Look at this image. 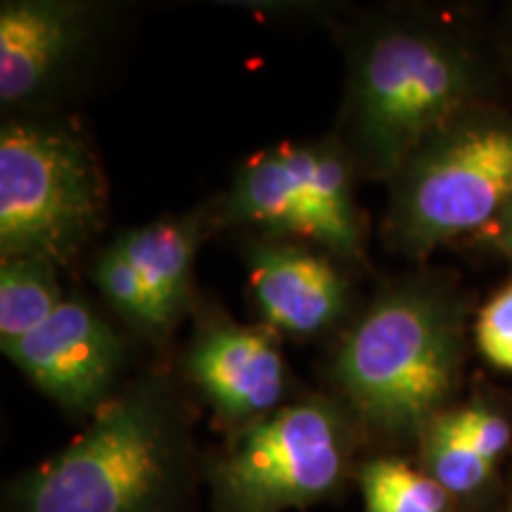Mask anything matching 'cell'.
I'll list each match as a JSON object with an SVG mask.
<instances>
[{
  "instance_id": "12",
  "label": "cell",
  "mask_w": 512,
  "mask_h": 512,
  "mask_svg": "<svg viewBox=\"0 0 512 512\" xmlns=\"http://www.w3.org/2000/svg\"><path fill=\"white\" fill-rule=\"evenodd\" d=\"M197 242H200V219L188 216V219H162L133 228L112 245L143 275L169 325L176 323L178 313L188 302Z\"/></svg>"
},
{
  "instance_id": "2",
  "label": "cell",
  "mask_w": 512,
  "mask_h": 512,
  "mask_svg": "<svg viewBox=\"0 0 512 512\" xmlns=\"http://www.w3.org/2000/svg\"><path fill=\"white\" fill-rule=\"evenodd\" d=\"M463 325L453 297L411 280L384 290L339 344L332 361L342 403L363 432L418 439L458 387Z\"/></svg>"
},
{
  "instance_id": "16",
  "label": "cell",
  "mask_w": 512,
  "mask_h": 512,
  "mask_svg": "<svg viewBox=\"0 0 512 512\" xmlns=\"http://www.w3.org/2000/svg\"><path fill=\"white\" fill-rule=\"evenodd\" d=\"M93 280L107 302L112 304V309L124 316L133 328L150 337L169 335L171 325L166 323L155 294L124 254L114 247H107L95 261Z\"/></svg>"
},
{
  "instance_id": "3",
  "label": "cell",
  "mask_w": 512,
  "mask_h": 512,
  "mask_svg": "<svg viewBox=\"0 0 512 512\" xmlns=\"http://www.w3.org/2000/svg\"><path fill=\"white\" fill-rule=\"evenodd\" d=\"M477 64L463 43L420 24L389 22L356 43L344 131L354 166L392 178L432 133L467 112Z\"/></svg>"
},
{
  "instance_id": "1",
  "label": "cell",
  "mask_w": 512,
  "mask_h": 512,
  "mask_svg": "<svg viewBox=\"0 0 512 512\" xmlns=\"http://www.w3.org/2000/svg\"><path fill=\"white\" fill-rule=\"evenodd\" d=\"M188 415L169 382H133L91 425L12 484L10 512H181L190 491Z\"/></svg>"
},
{
  "instance_id": "4",
  "label": "cell",
  "mask_w": 512,
  "mask_h": 512,
  "mask_svg": "<svg viewBox=\"0 0 512 512\" xmlns=\"http://www.w3.org/2000/svg\"><path fill=\"white\" fill-rule=\"evenodd\" d=\"M363 427L342 401L304 396L230 434L204 467L214 512H285L330 501L356 479Z\"/></svg>"
},
{
  "instance_id": "14",
  "label": "cell",
  "mask_w": 512,
  "mask_h": 512,
  "mask_svg": "<svg viewBox=\"0 0 512 512\" xmlns=\"http://www.w3.org/2000/svg\"><path fill=\"white\" fill-rule=\"evenodd\" d=\"M418 467L458 505L475 503L494 484L498 467L484 460L446 420L444 411L418 434Z\"/></svg>"
},
{
  "instance_id": "10",
  "label": "cell",
  "mask_w": 512,
  "mask_h": 512,
  "mask_svg": "<svg viewBox=\"0 0 512 512\" xmlns=\"http://www.w3.org/2000/svg\"><path fill=\"white\" fill-rule=\"evenodd\" d=\"M91 10L62 0L0 5V100L5 107L43 98L62 79L91 29Z\"/></svg>"
},
{
  "instance_id": "17",
  "label": "cell",
  "mask_w": 512,
  "mask_h": 512,
  "mask_svg": "<svg viewBox=\"0 0 512 512\" xmlns=\"http://www.w3.org/2000/svg\"><path fill=\"white\" fill-rule=\"evenodd\" d=\"M446 420L484 460L498 467L512 448V422L501 408L475 399L460 408H446Z\"/></svg>"
},
{
  "instance_id": "20",
  "label": "cell",
  "mask_w": 512,
  "mask_h": 512,
  "mask_svg": "<svg viewBox=\"0 0 512 512\" xmlns=\"http://www.w3.org/2000/svg\"><path fill=\"white\" fill-rule=\"evenodd\" d=\"M505 512H512V494H510V501H508V510Z\"/></svg>"
},
{
  "instance_id": "8",
  "label": "cell",
  "mask_w": 512,
  "mask_h": 512,
  "mask_svg": "<svg viewBox=\"0 0 512 512\" xmlns=\"http://www.w3.org/2000/svg\"><path fill=\"white\" fill-rule=\"evenodd\" d=\"M3 351L43 394L91 418L112 399L124 361L117 332L81 299H64L41 328Z\"/></svg>"
},
{
  "instance_id": "19",
  "label": "cell",
  "mask_w": 512,
  "mask_h": 512,
  "mask_svg": "<svg viewBox=\"0 0 512 512\" xmlns=\"http://www.w3.org/2000/svg\"><path fill=\"white\" fill-rule=\"evenodd\" d=\"M491 238H494V245L503 256L512 259V200L505 204L501 214L496 216L494 230H491Z\"/></svg>"
},
{
  "instance_id": "18",
  "label": "cell",
  "mask_w": 512,
  "mask_h": 512,
  "mask_svg": "<svg viewBox=\"0 0 512 512\" xmlns=\"http://www.w3.org/2000/svg\"><path fill=\"white\" fill-rule=\"evenodd\" d=\"M475 335L489 363L512 373V283L498 290L479 311Z\"/></svg>"
},
{
  "instance_id": "6",
  "label": "cell",
  "mask_w": 512,
  "mask_h": 512,
  "mask_svg": "<svg viewBox=\"0 0 512 512\" xmlns=\"http://www.w3.org/2000/svg\"><path fill=\"white\" fill-rule=\"evenodd\" d=\"M105 178L86 140L60 124L0 131V254L67 264L98 233Z\"/></svg>"
},
{
  "instance_id": "15",
  "label": "cell",
  "mask_w": 512,
  "mask_h": 512,
  "mask_svg": "<svg viewBox=\"0 0 512 512\" xmlns=\"http://www.w3.org/2000/svg\"><path fill=\"white\" fill-rule=\"evenodd\" d=\"M363 512H460V505L441 486L406 458H363L356 479Z\"/></svg>"
},
{
  "instance_id": "7",
  "label": "cell",
  "mask_w": 512,
  "mask_h": 512,
  "mask_svg": "<svg viewBox=\"0 0 512 512\" xmlns=\"http://www.w3.org/2000/svg\"><path fill=\"white\" fill-rule=\"evenodd\" d=\"M221 216L268 235H297L342 259H363L354 162L335 143H283L256 152L235 174Z\"/></svg>"
},
{
  "instance_id": "11",
  "label": "cell",
  "mask_w": 512,
  "mask_h": 512,
  "mask_svg": "<svg viewBox=\"0 0 512 512\" xmlns=\"http://www.w3.org/2000/svg\"><path fill=\"white\" fill-rule=\"evenodd\" d=\"M249 285L266 323L294 337H318L347 311V280L328 256L290 242H254Z\"/></svg>"
},
{
  "instance_id": "5",
  "label": "cell",
  "mask_w": 512,
  "mask_h": 512,
  "mask_svg": "<svg viewBox=\"0 0 512 512\" xmlns=\"http://www.w3.org/2000/svg\"><path fill=\"white\" fill-rule=\"evenodd\" d=\"M510 200L512 119L467 110L432 133L396 171L389 240L420 259L494 223Z\"/></svg>"
},
{
  "instance_id": "9",
  "label": "cell",
  "mask_w": 512,
  "mask_h": 512,
  "mask_svg": "<svg viewBox=\"0 0 512 512\" xmlns=\"http://www.w3.org/2000/svg\"><path fill=\"white\" fill-rule=\"evenodd\" d=\"M188 375L204 401L233 432L285 406L287 368L271 332L214 318L197 330Z\"/></svg>"
},
{
  "instance_id": "13",
  "label": "cell",
  "mask_w": 512,
  "mask_h": 512,
  "mask_svg": "<svg viewBox=\"0 0 512 512\" xmlns=\"http://www.w3.org/2000/svg\"><path fill=\"white\" fill-rule=\"evenodd\" d=\"M53 261L8 256L0 264V344L10 347L41 328L64 299Z\"/></svg>"
}]
</instances>
